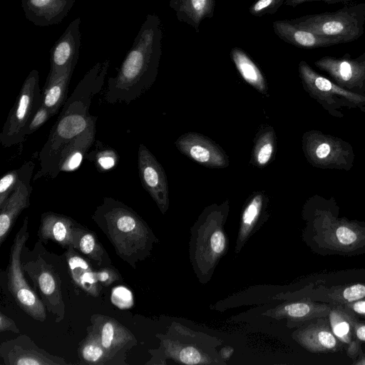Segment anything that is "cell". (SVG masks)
<instances>
[{
  "label": "cell",
  "instance_id": "22",
  "mask_svg": "<svg viewBox=\"0 0 365 365\" xmlns=\"http://www.w3.org/2000/svg\"><path fill=\"white\" fill-rule=\"evenodd\" d=\"M78 224L71 217L53 212H46L41 216L38 231L39 240H51L62 247L73 246L74 233Z\"/></svg>",
  "mask_w": 365,
  "mask_h": 365
},
{
  "label": "cell",
  "instance_id": "33",
  "mask_svg": "<svg viewBox=\"0 0 365 365\" xmlns=\"http://www.w3.org/2000/svg\"><path fill=\"white\" fill-rule=\"evenodd\" d=\"M86 159L92 161L96 167L101 171H105L113 168L118 163L119 157L115 150L110 147L99 146L86 155Z\"/></svg>",
  "mask_w": 365,
  "mask_h": 365
},
{
  "label": "cell",
  "instance_id": "34",
  "mask_svg": "<svg viewBox=\"0 0 365 365\" xmlns=\"http://www.w3.org/2000/svg\"><path fill=\"white\" fill-rule=\"evenodd\" d=\"M331 304H344L365 298V283L337 288L329 293Z\"/></svg>",
  "mask_w": 365,
  "mask_h": 365
},
{
  "label": "cell",
  "instance_id": "42",
  "mask_svg": "<svg viewBox=\"0 0 365 365\" xmlns=\"http://www.w3.org/2000/svg\"><path fill=\"white\" fill-rule=\"evenodd\" d=\"M348 1L349 0H286L284 2V5L292 7H296L302 4L310 1H324L329 4H336L341 2L344 3Z\"/></svg>",
  "mask_w": 365,
  "mask_h": 365
},
{
  "label": "cell",
  "instance_id": "15",
  "mask_svg": "<svg viewBox=\"0 0 365 365\" xmlns=\"http://www.w3.org/2000/svg\"><path fill=\"white\" fill-rule=\"evenodd\" d=\"M292 336L300 346L314 354L332 353L344 348V344L334 334L328 317L298 327Z\"/></svg>",
  "mask_w": 365,
  "mask_h": 365
},
{
  "label": "cell",
  "instance_id": "36",
  "mask_svg": "<svg viewBox=\"0 0 365 365\" xmlns=\"http://www.w3.org/2000/svg\"><path fill=\"white\" fill-rule=\"evenodd\" d=\"M22 173V166L5 173L0 180V208L4 205L17 185Z\"/></svg>",
  "mask_w": 365,
  "mask_h": 365
},
{
  "label": "cell",
  "instance_id": "17",
  "mask_svg": "<svg viewBox=\"0 0 365 365\" xmlns=\"http://www.w3.org/2000/svg\"><path fill=\"white\" fill-rule=\"evenodd\" d=\"M331 305L303 299L285 302L267 309L263 315L275 319H286L289 328L299 327L317 318L328 317Z\"/></svg>",
  "mask_w": 365,
  "mask_h": 365
},
{
  "label": "cell",
  "instance_id": "26",
  "mask_svg": "<svg viewBox=\"0 0 365 365\" xmlns=\"http://www.w3.org/2000/svg\"><path fill=\"white\" fill-rule=\"evenodd\" d=\"M74 69L75 67H68L48 75L42 89L41 104L48 110L51 117L57 114L68 99V86Z\"/></svg>",
  "mask_w": 365,
  "mask_h": 365
},
{
  "label": "cell",
  "instance_id": "1",
  "mask_svg": "<svg viewBox=\"0 0 365 365\" xmlns=\"http://www.w3.org/2000/svg\"><path fill=\"white\" fill-rule=\"evenodd\" d=\"M163 26L159 16L148 14L115 76L108 79L103 100L128 105L155 83L162 56Z\"/></svg>",
  "mask_w": 365,
  "mask_h": 365
},
{
  "label": "cell",
  "instance_id": "5",
  "mask_svg": "<svg viewBox=\"0 0 365 365\" xmlns=\"http://www.w3.org/2000/svg\"><path fill=\"white\" fill-rule=\"evenodd\" d=\"M160 346L150 350L152 358L148 364H166L170 359L183 364L225 365L217 351L222 340L204 332L194 331L173 322L165 334H157Z\"/></svg>",
  "mask_w": 365,
  "mask_h": 365
},
{
  "label": "cell",
  "instance_id": "23",
  "mask_svg": "<svg viewBox=\"0 0 365 365\" xmlns=\"http://www.w3.org/2000/svg\"><path fill=\"white\" fill-rule=\"evenodd\" d=\"M96 118L88 128L66 145L60 153L55 166L53 179L61 172L76 170L95 141Z\"/></svg>",
  "mask_w": 365,
  "mask_h": 365
},
{
  "label": "cell",
  "instance_id": "7",
  "mask_svg": "<svg viewBox=\"0 0 365 365\" xmlns=\"http://www.w3.org/2000/svg\"><path fill=\"white\" fill-rule=\"evenodd\" d=\"M29 237V217L26 216L10 250L7 267L8 288L16 304L26 314L35 320L44 322L46 307L26 282L21 265L22 251Z\"/></svg>",
  "mask_w": 365,
  "mask_h": 365
},
{
  "label": "cell",
  "instance_id": "35",
  "mask_svg": "<svg viewBox=\"0 0 365 365\" xmlns=\"http://www.w3.org/2000/svg\"><path fill=\"white\" fill-rule=\"evenodd\" d=\"M331 233V238L339 246H354L359 242L360 232L346 224L336 226Z\"/></svg>",
  "mask_w": 365,
  "mask_h": 365
},
{
  "label": "cell",
  "instance_id": "14",
  "mask_svg": "<svg viewBox=\"0 0 365 365\" xmlns=\"http://www.w3.org/2000/svg\"><path fill=\"white\" fill-rule=\"evenodd\" d=\"M21 166L22 173L17 185L0 208V245L6 239L19 215L30 205L31 180L35 163L29 160Z\"/></svg>",
  "mask_w": 365,
  "mask_h": 365
},
{
  "label": "cell",
  "instance_id": "27",
  "mask_svg": "<svg viewBox=\"0 0 365 365\" xmlns=\"http://www.w3.org/2000/svg\"><path fill=\"white\" fill-rule=\"evenodd\" d=\"M216 0H170L169 6L178 21L199 32L201 23L215 14Z\"/></svg>",
  "mask_w": 365,
  "mask_h": 365
},
{
  "label": "cell",
  "instance_id": "40",
  "mask_svg": "<svg viewBox=\"0 0 365 365\" xmlns=\"http://www.w3.org/2000/svg\"><path fill=\"white\" fill-rule=\"evenodd\" d=\"M5 331H10L14 333L19 334V329L14 320L9 318L8 316L4 314L3 312H0V331L3 332Z\"/></svg>",
  "mask_w": 365,
  "mask_h": 365
},
{
  "label": "cell",
  "instance_id": "6",
  "mask_svg": "<svg viewBox=\"0 0 365 365\" xmlns=\"http://www.w3.org/2000/svg\"><path fill=\"white\" fill-rule=\"evenodd\" d=\"M296 25L339 43L354 41L364 31L365 4L334 11L309 14L291 19Z\"/></svg>",
  "mask_w": 365,
  "mask_h": 365
},
{
  "label": "cell",
  "instance_id": "13",
  "mask_svg": "<svg viewBox=\"0 0 365 365\" xmlns=\"http://www.w3.org/2000/svg\"><path fill=\"white\" fill-rule=\"evenodd\" d=\"M178 150L196 163L211 168L229 165L225 150L208 137L195 132L181 135L175 142Z\"/></svg>",
  "mask_w": 365,
  "mask_h": 365
},
{
  "label": "cell",
  "instance_id": "10",
  "mask_svg": "<svg viewBox=\"0 0 365 365\" xmlns=\"http://www.w3.org/2000/svg\"><path fill=\"white\" fill-rule=\"evenodd\" d=\"M91 322L102 346L116 364H126V352L138 344L134 334L115 319L106 315L95 314Z\"/></svg>",
  "mask_w": 365,
  "mask_h": 365
},
{
  "label": "cell",
  "instance_id": "24",
  "mask_svg": "<svg viewBox=\"0 0 365 365\" xmlns=\"http://www.w3.org/2000/svg\"><path fill=\"white\" fill-rule=\"evenodd\" d=\"M272 29L281 40L299 48L312 49L339 44L336 41L296 25L291 19L275 21Z\"/></svg>",
  "mask_w": 365,
  "mask_h": 365
},
{
  "label": "cell",
  "instance_id": "18",
  "mask_svg": "<svg viewBox=\"0 0 365 365\" xmlns=\"http://www.w3.org/2000/svg\"><path fill=\"white\" fill-rule=\"evenodd\" d=\"M81 18L73 20L51 50L50 71L53 74L68 67H76L81 42Z\"/></svg>",
  "mask_w": 365,
  "mask_h": 365
},
{
  "label": "cell",
  "instance_id": "19",
  "mask_svg": "<svg viewBox=\"0 0 365 365\" xmlns=\"http://www.w3.org/2000/svg\"><path fill=\"white\" fill-rule=\"evenodd\" d=\"M314 63L340 83L356 85L365 80V51L356 58L346 53L342 57L324 56Z\"/></svg>",
  "mask_w": 365,
  "mask_h": 365
},
{
  "label": "cell",
  "instance_id": "9",
  "mask_svg": "<svg viewBox=\"0 0 365 365\" xmlns=\"http://www.w3.org/2000/svg\"><path fill=\"white\" fill-rule=\"evenodd\" d=\"M21 265L46 310L54 316L56 322H61L65 317V304L62 294V280L56 268L38 252L30 259L21 254Z\"/></svg>",
  "mask_w": 365,
  "mask_h": 365
},
{
  "label": "cell",
  "instance_id": "29",
  "mask_svg": "<svg viewBox=\"0 0 365 365\" xmlns=\"http://www.w3.org/2000/svg\"><path fill=\"white\" fill-rule=\"evenodd\" d=\"M299 72L303 83L314 92L338 94L354 102H365V97L346 91L315 72L305 61L299 63Z\"/></svg>",
  "mask_w": 365,
  "mask_h": 365
},
{
  "label": "cell",
  "instance_id": "38",
  "mask_svg": "<svg viewBox=\"0 0 365 365\" xmlns=\"http://www.w3.org/2000/svg\"><path fill=\"white\" fill-rule=\"evenodd\" d=\"M96 273L99 284L103 287H108L120 280L118 272L110 265L102 267Z\"/></svg>",
  "mask_w": 365,
  "mask_h": 365
},
{
  "label": "cell",
  "instance_id": "2",
  "mask_svg": "<svg viewBox=\"0 0 365 365\" xmlns=\"http://www.w3.org/2000/svg\"><path fill=\"white\" fill-rule=\"evenodd\" d=\"M109 66V59L96 63L68 98L39 152L40 168L34 176V181L42 178L53 179L56 161L63 149L98 118L91 115L89 109L95 95L103 88Z\"/></svg>",
  "mask_w": 365,
  "mask_h": 365
},
{
  "label": "cell",
  "instance_id": "44",
  "mask_svg": "<svg viewBox=\"0 0 365 365\" xmlns=\"http://www.w3.org/2000/svg\"><path fill=\"white\" fill-rule=\"evenodd\" d=\"M331 152V148L327 143L320 144L315 150V154L317 158L323 159L327 158Z\"/></svg>",
  "mask_w": 365,
  "mask_h": 365
},
{
  "label": "cell",
  "instance_id": "28",
  "mask_svg": "<svg viewBox=\"0 0 365 365\" xmlns=\"http://www.w3.org/2000/svg\"><path fill=\"white\" fill-rule=\"evenodd\" d=\"M98 267L109 266L110 259L95 232L78 225L72 246Z\"/></svg>",
  "mask_w": 365,
  "mask_h": 365
},
{
  "label": "cell",
  "instance_id": "25",
  "mask_svg": "<svg viewBox=\"0 0 365 365\" xmlns=\"http://www.w3.org/2000/svg\"><path fill=\"white\" fill-rule=\"evenodd\" d=\"M65 255L68 272L73 284L88 294L94 297H98L101 284L90 262L80 255L72 246L66 249Z\"/></svg>",
  "mask_w": 365,
  "mask_h": 365
},
{
  "label": "cell",
  "instance_id": "20",
  "mask_svg": "<svg viewBox=\"0 0 365 365\" xmlns=\"http://www.w3.org/2000/svg\"><path fill=\"white\" fill-rule=\"evenodd\" d=\"M76 0H21L26 18L38 26L60 24L68 14Z\"/></svg>",
  "mask_w": 365,
  "mask_h": 365
},
{
  "label": "cell",
  "instance_id": "11",
  "mask_svg": "<svg viewBox=\"0 0 365 365\" xmlns=\"http://www.w3.org/2000/svg\"><path fill=\"white\" fill-rule=\"evenodd\" d=\"M138 168L142 186L165 214L170 203L167 177L163 166L143 144L138 148Z\"/></svg>",
  "mask_w": 365,
  "mask_h": 365
},
{
  "label": "cell",
  "instance_id": "41",
  "mask_svg": "<svg viewBox=\"0 0 365 365\" xmlns=\"http://www.w3.org/2000/svg\"><path fill=\"white\" fill-rule=\"evenodd\" d=\"M341 305L351 310L356 314L365 317V298Z\"/></svg>",
  "mask_w": 365,
  "mask_h": 365
},
{
  "label": "cell",
  "instance_id": "46",
  "mask_svg": "<svg viewBox=\"0 0 365 365\" xmlns=\"http://www.w3.org/2000/svg\"><path fill=\"white\" fill-rule=\"evenodd\" d=\"M353 365H365V354L359 356L352 363Z\"/></svg>",
  "mask_w": 365,
  "mask_h": 365
},
{
  "label": "cell",
  "instance_id": "3",
  "mask_svg": "<svg viewBox=\"0 0 365 365\" xmlns=\"http://www.w3.org/2000/svg\"><path fill=\"white\" fill-rule=\"evenodd\" d=\"M91 219L106 236L116 255L133 268L151 255L158 242L147 222L131 207L104 197Z\"/></svg>",
  "mask_w": 365,
  "mask_h": 365
},
{
  "label": "cell",
  "instance_id": "45",
  "mask_svg": "<svg viewBox=\"0 0 365 365\" xmlns=\"http://www.w3.org/2000/svg\"><path fill=\"white\" fill-rule=\"evenodd\" d=\"M234 353V348L230 346H225L219 351V354L222 359L227 363Z\"/></svg>",
  "mask_w": 365,
  "mask_h": 365
},
{
  "label": "cell",
  "instance_id": "37",
  "mask_svg": "<svg viewBox=\"0 0 365 365\" xmlns=\"http://www.w3.org/2000/svg\"><path fill=\"white\" fill-rule=\"evenodd\" d=\"M286 0H256L249 8V12L254 16L260 17L275 14L284 4Z\"/></svg>",
  "mask_w": 365,
  "mask_h": 365
},
{
  "label": "cell",
  "instance_id": "31",
  "mask_svg": "<svg viewBox=\"0 0 365 365\" xmlns=\"http://www.w3.org/2000/svg\"><path fill=\"white\" fill-rule=\"evenodd\" d=\"M81 364L88 365L116 364L101 343L99 336L92 325L87 328V334L78 349Z\"/></svg>",
  "mask_w": 365,
  "mask_h": 365
},
{
  "label": "cell",
  "instance_id": "43",
  "mask_svg": "<svg viewBox=\"0 0 365 365\" xmlns=\"http://www.w3.org/2000/svg\"><path fill=\"white\" fill-rule=\"evenodd\" d=\"M354 334L360 341H365V323L356 320L354 323Z\"/></svg>",
  "mask_w": 365,
  "mask_h": 365
},
{
  "label": "cell",
  "instance_id": "12",
  "mask_svg": "<svg viewBox=\"0 0 365 365\" xmlns=\"http://www.w3.org/2000/svg\"><path fill=\"white\" fill-rule=\"evenodd\" d=\"M0 356L6 365H67L61 356L38 347L27 335L4 341L0 345Z\"/></svg>",
  "mask_w": 365,
  "mask_h": 365
},
{
  "label": "cell",
  "instance_id": "8",
  "mask_svg": "<svg viewBox=\"0 0 365 365\" xmlns=\"http://www.w3.org/2000/svg\"><path fill=\"white\" fill-rule=\"evenodd\" d=\"M41 101L39 73L34 69L26 78L0 133V143L3 147L21 144L26 139V130Z\"/></svg>",
  "mask_w": 365,
  "mask_h": 365
},
{
  "label": "cell",
  "instance_id": "39",
  "mask_svg": "<svg viewBox=\"0 0 365 365\" xmlns=\"http://www.w3.org/2000/svg\"><path fill=\"white\" fill-rule=\"evenodd\" d=\"M51 117L48 110L42 104L32 118L26 132V137L40 128Z\"/></svg>",
  "mask_w": 365,
  "mask_h": 365
},
{
  "label": "cell",
  "instance_id": "30",
  "mask_svg": "<svg viewBox=\"0 0 365 365\" xmlns=\"http://www.w3.org/2000/svg\"><path fill=\"white\" fill-rule=\"evenodd\" d=\"M230 57L241 77L245 82L263 95H267V81L259 68L250 56L241 48L233 47Z\"/></svg>",
  "mask_w": 365,
  "mask_h": 365
},
{
  "label": "cell",
  "instance_id": "4",
  "mask_svg": "<svg viewBox=\"0 0 365 365\" xmlns=\"http://www.w3.org/2000/svg\"><path fill=\"white\" fill-rule=\"evenodd\" d=\"M229 211V200L212 204L202 210L190 228V259L201 284L211 279L217 265L227 252L225 225Z\"/></svg>",
  "mask_w": 365,
  "mask_h": 365
},
{
  "label": "cell",
  "instance_id": "32",
  "mask_svg": "<svg viewBox=\"0 0 365 365\" xmlns=\"http://www.w3.org/2000/svg\"><path fill=\"white\" fill-rule=\"evenodd\" d=\"M275 151L276 135L273 128H263L255 136L250 162L253 165L262 168L272 160Z\"/></svg>",
  "mask_w": 365,
  "mask_h": 365
},
{
  "label": "cell",
  "instance_id": "21",
  "mask_svg": "<svg viewBox=\"0 0 365 365\" xmlns=\"http://www.w3.org/2000/svg\"><path fill=\"white\" fill-rule=\"evenodd\" d=\"M331 329L336 337L346 345V354L351 359H356L362 351L354 334V323L358 318L356 314L341 304H331L328 315Z\"/></svg>",
  "mask_w": 365,
  "mask_h": 365
},
{
  "label": "cell",
  "instance_id": "16",
  "mask_svg": "<svg viewBox=\"0 0 365 365\" xmlns=\"http://www.w3.org/2000/svg\"><path fill=\"white\" fill-rule=\"evenodd\" d=\"M269 199L262 191L252 193L246 200L242 210L235 252L239 253L250 238L267 220Z\"/></svg>",
  "mask_w": 365,
  "mask_h": 365
}]
</instances>
